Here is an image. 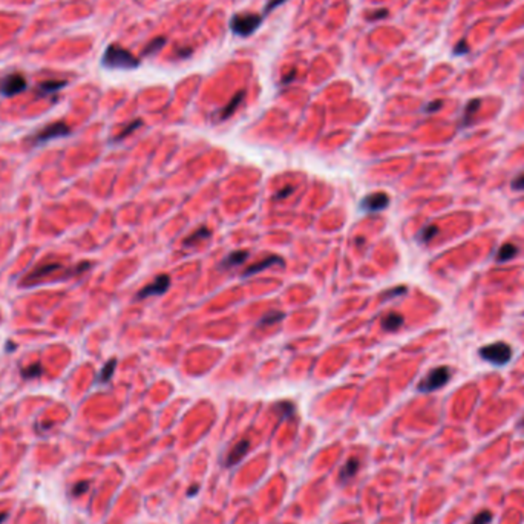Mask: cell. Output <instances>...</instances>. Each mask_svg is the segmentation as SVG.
I'll return each instance as SVG.
<instances>
[{
  "label": "cell",
  "mask_w": 524,
  "mask_h": 524,
  "mask_svg": "<svg viewBox=\"0 0 524 524\" xmlns=\"http://www.w3.org/2000/svg\"><path fill=\"white\" fill-rule=\"evenodd\" d=\"M102 64L108 69H135L140 66V60L134 57L132 52L127 49L118 46V45H109L108 49L103 54Z\"/></svg>",
  "instance_id": "cell-1"
},
{
  "label": "cell",
  "mask_w": 524,
  "mask_h": 524,
  "mask_svg": "<svg viewBox=\"0 0 524 524\" xmlns=\"http://www.w3.org/2000/svg\"><path fill=\"white\" fill-rule=\"evenodd\" d=\"M478 354L483 361L495 367H503L510 362L513 351H512V346L506 342H494V343L481 346Z\"/></svg>",
  "instance_id": "cell-2"
},
{
  "label": "cell",
  "mask_w": 524,
  "mask_h": 524,
  "mask_svg": "<svg viewBox=\"0 0 524 524\" xmlns=\"http://www.w3.org/2000/svg\"><path fill=\"white\" fill-rule=\"evenodd\" d=\"M262 19H264V16L259 14H235L230 20V29L235 36L248 37L254 31H257V28L262 23Z\"/></svg>",
  "instance_id": "cell-3"
},
{
  "label": "cell",
  "mask_w": 524,
  "mask_h": 524,
  "mask_svg": "<svg viewBox=\"0 0 524 524\" xmlns=\"http://www.w3.org/2000/svg\"><path fill=\"white\" fill-rule=\"evenodd\" d=\"M451 380V370L448 367H437L431 370L423 380H420L417 389L420 392H432L443 388Z\"/></svg>",
  "instance_id": "cell-4"
},
{
  "label": "cell",
  "mask_w": 524,
  "mask_h": 524,
  "mask_svg": "<svg viewBox=\"0 0 524 524\" xmlns=\"http://www.w3.org/2000/svg\"><path fill=\"white\" fill-rule=\"evenodd\" d=\"M71 135V129L64 124V123H52L48 127H45L43 130H40L34 138H32V144L34 146H40L43 143H48L54 138H61V137H68Z\"/></svg>",
  "instance_id": "cell-5"
},
{
  "label": "cell",
  "mask_w": 524,
  "mask_h": 524,
  "mask_svg": "<svg viewBox=\"0 0 524 524\" xmlns=\"http://www.w3.org/2000/svg\"><path fill=\"white\" fill-rule=\"evenodd\" d=\"M25 89H26V78L19 72L11 74L0 81V92L5 97H14L23 92Z\"/></svg>",
  "instance_id": "cell-6"
},
{
  "label": "cell",
  "mask_w": 524,
  "mask_h": 524,
  "mask_svg": "<svg viewBox=\"0 0 524 524\" xmlns=\"http://www.w3.org/2000/svg\"><path fill=\"white\" fill-rule=\"evenodd\" d=\"M388 204H389V196L383 192H376V193L365 196L361 207L367 213H377V212L385 210L388 207Z\"/></svg>",
  "instance_id": "cell-7"
},
{
  "label": "cell",
  "mask_w": 524,
  "mask_h": 524,
  "mask_svg": "<svg viewBox=\"0 0 524 524\" xmlns=\"http://www.w3.org/2000/svg\"><path fill=\"white\" fill-rule=\"evenodd\" d=\"M169 287H170V278L167 275H159V276H156V279L152 284L146 285L137 294V298L138 299H146L149 296H159V294H164L169 290Z\"/></svg>",
  "instance_id": "cell-8"
},
{
  "label": "cell",
  "mask_w": 524,
  "mask_h": 524,
  "mask_svg": "<svg viewBox=\"0 0 524 524\" xmlns=\"http://www.w3.org/2000/svg\"><path fill=\"white\" fill-rule=\"evenodd\" d=\"M481 105V100L480 99H472L468 102L466 108H465V112H463V117H462V123H460V127H469L474 124V118H475V114L478 111Z\"/></svg>",
  "instance_id": "cell-9"
},
{
  "label": "cell",
  "mask_w": 524,
  "mask_h": 524,
  "mask_svg": "<svg viewBox=\"0 0 524 524\" xmlns=\"http://www.w3.org/2000/svg\"><path fill=\"white\" fill-rule=\"evenodd\" d=\"M275 264H281V266H282V259H281L279 256H269V257H266L264 260H259V262H256V264H253L251 267H248V269L244 272L242 276L256 275V273H259L260 270H266V269H269V267H272V266H275Z\"/></svg>",
  "instance_id": "cell-10"
},
{
  "label": "cell",
  "mask_w": 524,
  "mask_h": 524,
  "mask_svg": "<svg viewBox=\"0 0 524 524\" xmlns=\"http://www.w3.org/2000/svg\"><path fill=\"white\" fill-rule=\"evenodd\" d=\"M248 448H250V442H248V440H241V442H238V443L233 446V449L228 452V457H227L225 465H227V466L236 465V463L247 454Z\"/></svg>",
  "instance_id": "cell-11"
},
{
  "label": "cell",
  "mask_w": 524,
  "mask_h": 524,
  "mask_svg": "<svg viewBox=\"0 0 524 524\" xmlns=\"http://www.w3.org/2000/svg\"><path fill=\"white\" fill-rule=\"evenodd\" d=\"M516 253H518V247H516L515 244H510V242L503 244V245L498 248V251H497L495 260L500 262V264H504V262L513 259V256H516Z\"/></svg>",
  "instance_id": "cell-12"
},
{
  "label": "cell",
  "mask_w": 524,
  "mask_h": 524,
  "mask_svg": "<svg viewBox=\"0 0 524 524\" xmlns=\"http://www.w3.org/2000/svg\"><path fill=\"white\" fill-rule=\"evenodd\" d=\"M58 269H60V264H46V266H42V267H39L37 270H34V272L25 279V284H29V282H34V281H37V279H40V278H45V276L51 275L52 272H55V270H58Z\"/></svg>",
  "instance_id": "cell-13"
},
{
  "label": "cell",
  "mask_w": 524,
  "mask_h": 524,
  "mask_svg": "<svg viewBox=\"0 0 524 524\" xmlns=\"http://www.w3.org/2000/svg\"><path fill=\"white\" fill-rule=\"evenodd\" d=\"M382 325H383V328L386 331H396V330H399L403 325V316L396 313V311H391V313H388L383 317Z\"/></svg>",
  "instance_id": "cell-14"
},
{
  "label": "cell",
  "mask_w": 524,
  "mask_h": 524,
  "mask_svg": "<svg viewBox=\"0 0 524 524\" xmlns=\"http://www.w3.org/2000/svg\"><path fill=\"white\" fill-rule=\"evenodd\" d=\"M247 257H248V253H247V251L238 250V251L230 253V254L222 260L221 266H222L224 269H232V267H236V266L242 264V262H245Z\"/></svg>",
  "instance_id": "cell-15"
},
{
  "label": "cell",
  "mask_w": 524,
  "mask_h": 524,
  "mask_svg": "<svg viewBox=\"0 0 524 524\" xmlns=\"http://www.w3.org/2000/svg\"><path fill=\"white\" fill-rule=\"evenodd\" d=\"M66 86V81H60V80H48V81H43L40 83L39 86V95H46V94H51V92H57L60 91L61 87Z\"/></svg>",
  "instance_id": "cell-16"
},
{
  "label": "cell",
  "mask_w": 524,
  "mask_h": 524,
  "mask_svg": "<svg viewBox=\"0 0 524 524\" xmlns=\"http://www.w3.org/2000/svg\"><path fill=\"white\" fill-rule=\"evenodd\" d=\"M244 95H245V92L244 91H241L239 94H236L235 97H233V100L221 111V114H219V120H225V118H228L235 111H236V108L239 106V103L244 100Z\"/></svg>",
  "instance_id": "cell-17"
},
{
  "label": "cell",
  "mask_w": 524,
  "mask_h": 524,
  "mask_svg": "<svg viewBox=\"0 0 524 524\" xmlns=\"http://www.w3.org/2000/svg\"><path fill=\"white\" fill-rule=\"evenodd\" d=\"M210 236V232H209V228H206V227H201V228H198L196 232H193L190 236H187V239L184 241V245L187 247H190V245H195V244H198V242H201V241H204V239H207Z\"/></svg>",
  "instance_id": "cell-18"
},
{
  "label": "cell",
  "mask_w": 524,
  "mask_h": 524,
  "mask_svg": "<svg viewBox=\"0 0 524 524\" xmlns=\"http://www.w3.org/2000/svg\"><path fill=\"white\" fill-rule=\"evenodd\" d=\"M357 469H359V462H357L356 458L348 460V463H346V465L343 466V469L340 471V480L345 481V480H348V478L354 477V474L357 472Z\"/></svg>",
  "instance_id": "cell-19"
},
{
  "label": "cell",
  "mask_w": 524,
  "mask_h": 524,
  "mask_svg": "<svg viewBox=\"0 0 524 524\" xmlns=\"http://www.w3.org/2000/svg\"><path fill=\"white\" fill-rule=\"evenodd\" d=\"M115 367H117V361H115V359L109 361V362L105 365V368L102 370L100 376H99V383H106V382H109L111 377H112V374H114V371H115Z\"/></svg>",
  "instance_id": "cell-20"
},
{
  "label": "cell",
  "mask_w": 524,
  "mask_h": 524,
  "mask_svg": "<svg viewBox=\"0 0 524 524\" xmlns=\"http://www.w3.org/2000/svg\"><path fill=\"white\" fill-rule=\"evenodd\" d=\"M437 233H439V227L437 225H426L424 228H421V232L418 233V241L421 244H428Z\"/></svg>",
  "instance_id": "cell-21"
},
{
  "label": "cell",
  "mask_w": 524,
  "mask_h": 524,
  "mask_svg": "<svg viewBox=\"0 0 524 524\" xmlns=\"http://www.w3.org/2000/svg\"><path fill=\"white\" fill-rule=\"evenodd\" d=\"M285 317L284 313H278V311H272L269 313L267 316H264L260 320H259V325H272V323H278L279 320H282Z\"/></svg>",
  "instance_id": "cell-22"
},
{
  "label": "cell",
  "mask_w": 524,
  "mask_h": 524,
  "mask_svg": "<svg viewBox=\"0 0 524 524\" xmlns=\"http://www.w3.org/2000/svg\"><path fill=\"white\" fill-rule=\"evenodd\" d=\"M42 371H43V370H42V365H40V364H32V365H29L28 368L22 370V376H23L25 379H32V377L40 376Z\"/></svg>",
  "instance_id": "cell-23"
},
{
  "label": "cell",
  "mask_w": 524,
  "mask_h": 524,
  "mask_svg": "<svg viewBox=\"0 0 524 524\" xmlns=\"http://www.w3.org/2000/svg\"><path fill=\"white\" fill-rule=\"evenodd\" d=\"M166 43V39H162V37H158V39H155L152 43H149L147 46H146V49H144V55H150V54H155V52H158L161 48H162V45Z\"/></svg>",
  "instance_id": "cell-24"
},
{
  "label": "cell",
  "mask_w": 524,
  "mask_h": 524,
  "mask_svg": "<svg viewBox=\"0 0 524 524\" xmlns=\"http://www.w3.org/2000/svg\"><path fill=\"white\" fill-rule=\"evenodd\" d=\"M492 521V512L489 510H481L474 516V519L469 524H489Z\"/></svg>",
  "instance_id": "cell-25"
},
{
  "label": "cell",
  "mask_w": 524,
  "mask_h": 524,
  "mask_svg": "<svg viewBox=\"0 0 524 524\" xmlns=\"http://www.w3.org/2000/svg\"><path fill=\"white\" fill-rule=\"evenodd\" d=\"M510 186L513 190H524V172L518 175V177L512 181Z\"/></svg>",
  "instance_id": "cell-26"
},
{
  "label": "cell",
  "mask_w": 524,
  "mask_h": 524,
  "mask_svg": "<svg viewBox=\"0 0 524 524\" xmlns=\"http://www.w3.org/2000/svg\"><path fill=\"white\" fill-rule=\"evenodd\" d=\"M468 51H469V48H468V43H466L465 39L460 43H457L455 48H454V54L455 55H465V54H468Z\"/></svg>",
  "instance_id": "cell-27"
},
{
  "label": "cell",
  "mask_w": 524,
  "mask_h": 524,
  "mask_svg": "<svg viewBox=\"0 0 524 524\" xmlns=\"http://www.w3.org/2000/svg\"><path fill=\"white\" fill-rule=\"evenodd\" d=\"M406 293V287H397L394 290H389L383 294L385 299H391V298H396V296H400V294H405Z\"/></svg>",
  "instance_id": "cell-28"
},
{
  "label": "cell",
  "mask_w": 524,
  "mask_h": 524,
  "mask_svg": "<svg viewBox=\"0 0 524 524\" xmlns=\"http://www.w3.org/2000/svg\"><path fill=\"white\" fill-rule=\"evenodd\" d=\"M138 126H141V121H140V120H137V121H135V123H132V124H130V126H129V127H127V129L124 130V132H121V134H120V135L117 137V140H121V138H124V137H126V135H129V134H130L132 130H135V129H137Z\"/></svg>",
  "instance_id": "cell-29"
},
{
  "label": "cell",
  "mask_w": 524,
  "mask_h": 524,
  "mask_svg": "<svg viewBox=\"0 0 524 524\" xmlns=\"http://www.w3.org/2000/svg\"><path fill=\"white\" fill-rule=\"evenodd\" d=\"M442 108V102L440 100H437V102H432V103H429L426 108H424V112H428V114H432V112H435V111H439Z\"/></svg>",
  "instance_id": "cell-30"
},
{
  "label": "cell",
  "mask_w": 524,
  "mask_h": 524,
  "mask_svg": "<svg viewBox=\"0 0 524 524\" xmlns=\"http://www.w3.org/2000/svg\"><path fill=\"white\" fill-rule=\"evenodd\" d=\"M284 2H287V0H272V2H270V4L266 7V10H264V11H266V13H264V16H266V14H269L270 11H273V8L279 7V5H281V4H284Z\"/></svg>",
  "instance_id": "cell-31"
},
{
  "label": "cell",
  "mask_w": 524,
  "mask_h": 524,
  "mask_svg": "<svg viewBox=\"0 0 524 524\" xmlns=\"http://www.w3.org/2000/svg\"><path fill=\"white\" fill-rule=\"evenodd\" d=\"M291 192H293V187H291V186H287V187H284V190H282V192H279V193L276 195V198H278V200H282V198H285V196L291 195Z\"/></svg>",
  "instance_id": "cell-32"
},
{
  "label": "cell",
  "mask_w": 524,
  "mask_h": 524,
  "mask_svg": "<svg viewBox=\"0 0 524 524\" xmlns=\"http://www.w3.org/2000/svg\"><path fill=\"white\" fill-rule=\"evenodd\" d=\"M86 487H87V483H80V484H77L75 487H74V494L75 495H80V494H83V492H86Z\"/></svg>",
  "instance_id": "cell-33"
},
{
  "label": "cell",
  "mask_w": 524,
  "mask_h": 524,
  "mask_svg": "<svg viewBox=\"0 0 524 524\" xmlns=\"http://www.w3.org/2000/svg\"><path fill=\"white\" fill-rule=\"evenodd\" d=\"M195 492H196V486H193V487H192V490H190V495H193Z\"/></svg>",
  "instance_id": "cell-34"
},
{
  "label": "cell",
  "mask_w": 524,
  "mask_h": 524,
  "mask_svg": "<svg viewBox=\"0 0 524 524\" xmlns=\"http://www.w3.org/2000/svg\"><path fill=\"white\" fill-rule=\"evenodd\" d=\"M518 426H519V428H524V418H522V420H521L519 423H518Z\"/></svg>",
  "instance_id": "cell-35"
}]
</instances>
